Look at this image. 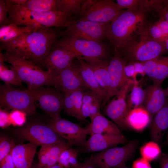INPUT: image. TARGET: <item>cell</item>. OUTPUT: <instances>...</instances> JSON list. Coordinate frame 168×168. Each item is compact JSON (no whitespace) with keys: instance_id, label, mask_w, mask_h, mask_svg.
<instances>
[{"instance_id":"39","label":"cell","mask_w":168,"mask_h":168,"mask_svg":"<svg viewBox=\"0 0 168 168\" xmlns=\"http://www.w3.org/2000/svg\"><path fill=\"white\" fill-rule=\"evenodd\" d=\"M152 8L159 17L168 22V3L166 0H154Z\"/></svg>"},{"instance_id":"9","label":"cell","mask_w":168,"mask_h":168,"mask_svg":"<svg viewBox=\"0 0 168 168\" xmlns=\"http://www.w3.org/2000/svg\"><path fill=\"white\" fill-rule=\"evenodd\" d=\"M56 47L65 49L78 56L105 60L108 52L100 42L64 36L55 42Z\"/></svg>"},{"instance_id":"15","label":"cell","mask_w":168,"mask_h":168,"mask_svg":"<svg viewBox=\"0 0 168 168\" xmlns=\"http://www.w3.org/2000/svg\"><path fill=\"white\" fill-rule=\"evenodd\" d=\"M128 142L123 135L110 133L96 134L90 136L84 144L78 149L80 152L90 153L102 151Z\"/></svg>"},{"instance_id":"26","label":"cell","mask_w":168,"mask_h":168,"mask_svg":"<svg viewBox=\"0 0 168 168\" xmlns=\"http://www.w3.org/2000/svg\"><path fill=\"white\" fill-rule=\"evenodd\" d=\"M83 57L91 67L97 81L107 96L110 84L108 71L109 62L97 58Z\"/></svg>"},{"instance_id":"10","label":"cell","mask_w":168,"mask_h":168,"mask_svg":"<svg viewBox=\"0 0 168 168\" xmlns=\"http://www.w3.org/2000/svg\"><path fill=\"white\" fill-rule=\"evenodd\" d=\"M35 100L26 90L15 89L5 84L0 87V104L5 109L18 110L25 112L27 116L36 112Z\"/></svg>"},{"instance_id":"6","label":"cell","mask_w":168,"mask_h":168,"mask_svg":"<svg viewBox=\"0 0 168 168\" xmlns=\"http://www.w3.org/2000/svg\"><path fill=\"white\" fill-rule=\"evenodd\" d=\"M126 63L120 54L114 52V57L109 63V90L101 107L105 106L110 98L114 96L126 95L130 87L134 84L133 80L128 78L125 74L124 68Z\"/></svg>"},{"instance_id":"4","label":"cell","mask_w":168,"mask_h":168,"mask_svg":"<svg viewBox=\"0 0 168 168\" xmlns=\"http://www.w3.org/2000/svg\"><path fill=\"white\" fill-rule=\"evenodd\" d=\"M0 54L4 61L16 69L22 82L27 85L28 89L37 88L44 85L56 87V76L50 71L43 70L32 61L19 55L7 51Z\"/></svg>"},{"instance_id":"46","label":"cell","mask_w":168,"mask_h":168,"mask_svg":"<svg viewBox=\"0 0 168 168\" xmlns=\"http://www.w3.org/2000/svg\"><path fill=\"white\" fill-rule=\"evenodd\" d=\"M132 168H152L149 161L142 157L133 162Z\"/></svg>"},{"instance_id":"53","label":"cell","mask_w":168,"mask_h":168,"mask_svg":"<svg viewBox=\"0 0 168 168\" xmlns=\"http://www.w3.org/2000/svg\"><path fill=\"white\" fill-rule=\"evenodd\" d=\"M166 50L168 51V37L165 40L164 42Z\"/></svg>"},{"instance_id":"32","label":"cell","mask_w":168,"mask_h":168,"mask_svg":"<svg viewBox=\"0 0 168 168\" xmlns=\"http://www.w3.org/2000/svg\"><path fill=\"white\" fill-rule=\"evenodd\" d=\"M0 54V78L6 84L21 86L22 81L16 69L5 63Z\"/></svg>"},{"instance_id":"7","label":"cell","mask_w":168,"mask_h":168,"mask_svg":"<svg viewBox=\"0 0 168 168\" xmlns=\"http://www.w3.org/2000/svg\"><path fill=\"white\" fill-rule=\"evenodd\" d=\"M138 142L133 140L120 147L110 148L92 155L95 164L100 168H119L133 156Z\"/></svg>"},{"instance_id":"41","label":"cell","mask_w":168,"mask_h":168,"mask_svg":"<svg viewBox=\"0 0 168 168\" xmlns=\"http://www.w3.org/2000/svg\"><path fill=\"white\" fill-rule=\"evenodd\" d=\"M9 6L6 0H0V26L9 24L8 19Z\"/></svg>"},{"instance_id":"28","label":"cell","mask_w":168,"mask_h":168,"mask_svg":"<svg viewBox=\"0 0 168 168\" xmlns=\"http://www.w3.org/2000/svg\"><path fill=\"white\" fill-rule=\"evenodd\" d=\"M102 102L99 96L89 90L85 91L82 100V112L84 118L89 117L91 121L101 114L100 109Z\"/></svg>"},{"instance_id":"40","label":"cell","mask_w":168,"mask_h":168,"mask_svg":"<svg viewBox=\"0 0 168 168\" xmlns=\"http://www.w3.org/2000/svg\"><path fill=\"white\" fill-rule=\"evenodd\" d=\"M26 114L23 111L13 110L9 113L11 124L13 126H22L26 121Z\"/></svg>"},{"instance_id":"42","label":"cell","mask_w":168,"mask_h":168,"mask_svg":"<svg viewBox=\"0 0 168 168\" xmlns=\"http://www.w3.org/2000/svg\"><path fill=\"white\" fill-rule=\"evenodd\" d=\"M117 4L121 9H128L135 8L141 5L142 0H117Z\"/></svg>"},{"instance_id":"49","label":"cell","mask_w":168,"mask_h":168,"mask_svg":"<svg viewBox=\"0 0 168 168\" xmlns=\"http://www.w3.org/2000/svg\"><path fill=\"white\" fill-rule=\"evenodd\" d=\"M135 67L137 74L144 76L145 74L144 66L142 62H135L133 63Z\"/></svg>"},{"instance_id":"17","label":"cell","mask_w":168,"mask_h":168,"mask_svg":"<svg viewBox=\"0 0 168 168\" xmlns=\"http://www.w3.org/2000/svg\"><path fill=\"white\" fill-rule=\"evenodd\" d=\"M162 83L154 82L145 89L144 108L149 113L152 121L153 117L166 103L168 97Z\"/></svg>"},{"instance_id":"33","label":"cell","mask_w":168,"mask_h":168,"mask_svg":"<svg viewBox=\"0 0 168 168\" xmlns=\"http://www.w3.org/2000/svg\"><path fill=\"white\" fill-rule=\"evenodd\" d=\"M137 83L133 84L129 96L126 100L129 111L139 107H142L145 97V89L138 86Z\"/></svg>"},{"instance_id":"34","label":"cell","mask_w":168,"mask_h":168,"mask_svg":"<svg viewBox=\"0 0 168 168\" xmlns=\"http://www.w3.org/2000/svg\"><path fill=\"white\" fill-rule=\"evenodd\" d=\"M80 152L78 149L69 147L61 154L58 163L63 168H74L78 164L77 158Z\"/></svg>"},{"instance_id":"19","label":"cell","mask_w":168,"mask_h":168,"mask_svg":"<svg viewBox=\"0 0 168 168\" xmlns=\"http://www.w3.org/2000/svg\"><path fill=\"white\" fill-rule=\"evenodd\" d=\"M126 95L117 96L105 106L104 113L119 126L121 129L125 130L129 127L127 119L129 112L126 100Z\"/></svg>"},{"instance_id":"14","label":"cell","mask_w":168,"mask_h":168,"mask_svg":"<svg viewBox=\"0 0 168 168\" xmlns=\"http://www.w3.org/2000/svg\"><path fill=\"white\" fill-rule=\"evenodd\" d=\"M123 11L118 7L117 3L112 0H97L77 20L109 24Z\"/></svg>"},{"instance_id":"48","label":"cell","mask_w":168,"mask_h":168,"mask_svg":"<svg viewBox=\"0 0 168 168\" xmlns=\"http://www.w3.org/2000/svg\"><path fill=\"white\" fill-rule=\"evenodd\" d=\"M97 1L96 0H84L81 7L80 15L78 17L87 12Z\"/></svg>"},{"instance_id":"38","label":"cell","mask_w":168,"mask_h":168,"mask_svg":"<svg viewBox=\"0 0 168 168\" xmlns=\"http://www.w3.org/2000/svg\"><path fill=\"white\" fill-rule=\"evenodd\" d=\"M16 145L14 140L6 136L0 137V161L9 154Z\"/></svg>"},{"instance_id":"12","label":"cell","mask_w":168,"mask_h":168,"mask_svg":"<svg viewBox=\"0 0 168 168\" xmlns=\"http://www.w3.org/2000/svg\"><path fill=\"white\" fill-rule=\"evenodd\" d=\"M26 90L35 101H38L42 109L52 119L61 118L60 113L63 107V97L58 91L43 86Z\"/></svg>"},{"instance_id":"8","label":"cell","mask_w":168,"mask_h":168,"mask_svg":"<svg viewBox=\"0 0 168 168\" xmlns=\"http://www.w3.org/2000/svg\"><path fill=\"white\" fill-rule=\"evenodd\" d=\"M12 132L18 137L37 146L67 143L48 124L30 123L23 127L14 129Z\"/></svg>"},{"instance_id":"35","label":"cell","mask_w":168,"mask_h":168,"mask_svg":"<svg viewBox=\"0 0 168 168\" xmlns=\"http://www.w3.org/2000/svg\"><path fill=\"white\" fill-rule=\"evenodd\" d=\"M145 33L149 38L164 43L168 37L159 19L153 23L151 22Z\"/></svg>"},{"instance_id":"27","label":"cell","mask_w":168,"mask_h":168,"mask_svg":"<svg viewBox=\"0 0 168 168\" xmlns=\"http://www.w3.org/2000/svg\"><path fill=\"white\" fill-rule=\"evenodd\" d=\"M151 123L150 135L152 141L157 143L161 142L168 129V100L154 115Z\"/></svg>"},{"instance_id":"51","label":"cell","mask_w":168,"mask_h":168,"mask_svg":"<svg viewBox=\"0 0 168 168\" xmlns=\"http://www.w3.org/2000/svg\"><path fill=\"white\" fill-rule=\"evenodd\" d=\"M6 1L10 5L21 6L24 4L27 0H6Z\"/></svg>"},{"instance_id":"56","label":"cell","mask_w":168,"mask_h":168,"mask_svg":"<svg viewBox=\"0 0 168 168\" xmlns=\"http://www.w3.org/2000/svg\"><path fill=\"white\" fill-rule=\"evenodd\" d=\"M30 168H40L38 166L36 167L32 166Z\"/></svg>"},{"instance_id":"5","label":"cell","mask_w":168,"mask_h":168,"mask_svg":"<svg viewBox=\"0 0 168 168\" xmlns=\"http://www.w3.org/2000/svg\"><path fill=\"white\" fill-rule=\"evenodd\" d=\"M166 51L165 43L148 37L145 33L122 45L117 51L127 62H145L157 58Z\"/></svg>"},{"instance_id":"20","label":"cell","mask_w":168,"mask_h":168,"mask_svg":"<svg viewBox=\"0 0 168 168\" xmlns=\"http://www.w3.org/2000/svg\"><path fill=\"white\" fill-rule=\"evenodd\" d=\"M70 147L67 143L42 146L38 154L39 163L38 166L40 168H43L57 164L63 152Z\"/></svg>"},{"instance_id":"22","label":"cell","mask_w":168,"mask_h":168,"mask_svg":"<svg viewBox=\"0 0 168 168\" xmlns=\"http://www.w3.org/2000/svg\"><path fill=\"white\" fill-rule=\"evenodd\" d=\"M142 63L145 74L154 82L162 83L168 77V56H160Z\"/></svg>"},{"instance_id":"47","label":"cell","mask_w":168,"mask_h":168,"mask_svg":"<svg viewBox=\"0 0 168 168\" xmlns=\"http://www.w3.org/2000/svg\"><path fill=\"white\" fill-rule=\"evenodd\" d=\"M97 166L93 161L92 156L86 158L82 162H79L74 168H96Z\"/></svg>"},{"instance_id":"21","label":"cell","mask_w":168,"mask_h":168,"mask_svg":"<svg viewBox=\"0 0 168 168\" xmlns=\"http://www.w3.org/2000/svg\"><path fill=\"white\" fill-rule=\"evenodd\" d=\"M37 146L31 142L16 145L12 152L15 168H30L32 166Z\"/></svg>"},{"instance_id":"18","label":"cell","mask_w":168,"mask_h":168,"mask_svg":"<svg viewBox=\"0 0 168 168\" xmlns=\"http://www.w3.org/2000/svg\"><path fill=\"white\" fill-rule=\"evenodd\" d=\"M78 55L63 48L56 47L50 51L42 64L57 76L62 70L68 66L72 60Z\"/></svg>"},{"instance_id":"36","label":"cell","mask_w":168,"mask_h":168,"mask_svg":"<svg viewBox=\"0 0 168 168\" xmlns=\"http://www.w3.org/2000/svg\"><path fill=\"white\" fill-rule=\"evenodd\" d=\"M140 152L142 157L148 161L156 159L161 153V148L158 144L153 141L148 142L140 148Z\"/></svg>"},{"instance_id":"25","label":"cell","mask_w":168,"mask_h":168,"mask_svg":"<svg viewBox=\"0 0 168 168\" xmlns=\"http://www.w3.org/2000/svg\"><path fill=\"white\" fill-rule=\"evenodd\" d=\"M87 134L90 136L96 134L110 133L123 135L118 126L110 121L101 114L96 116L91 122L84 128Z\"/></svg>"},{"instance_id":"31","label":"cell","mask_w":168,"mask_h":168,"mask_svg":"<svg viewBox=\"0 0 168 168\" xmlns=\"http://www.w3.org/2000/svg\"><path fill=\"white\" fill-rule=\"evenodd\" d=\"M21 6L35 11L47 12L60 11V0H27Z\"/></svg>"},{"instance_id":"58","label":"cell","mask_w":168,"mask_h":168,"mask_svg":"<svg viewBox=\"0 0 168 168\" xmlns=\"http://www.w3.org/2000/svg\"></svg>"},{"instance_id":"3","label":"cell","mask_w":168,"mask_h":168,"mask_svg":"<svg viewBox=\"0 0 168 168\" xmlns=\"http://www.w3.org/2000/svg\"><path fill=\"white\" fill-rule=\"evenodd\" d=\"M7 3L9 6V24L22 26L30 25L39 29L45 27H67L73 20L68 14L65 12L35 11L21 6Z\"/></svg>"},{"instance_id":"1","label":"cell","mask_w":168,"mask_h":168,"mask_svg":"<svg viewBox=\"0 0 168 168\" xmlns=\"http://www.w3.org/2000/svg\"><path fill=\"white\" fill-rule=\"evenodd\" d=\"M153 10L146 6L142 0L136 8L123 11L112 22L108 24L105 39L108 40L117 51L129 40L144 33L151 21L150 14Z\"/></svg>"},{"instance_id":"43","label":"cell","mask_w":168,"mask_h":168,"mask_svg":"<svg viewBox=\"0 0 168 168\" xmlns=\"http://www.w3.org/2000/svg\"><path fill=\"white\" fill-rule=\"evenodd\" d=\"M11 124L9 117V113L6 110L0 109V126L5 128Z\"/></svg>"},{"instance_id":"23","label":"cell","mask_w":168,"mask_h":168,"mask_svg":"<svg viewBox=\"0 0 168 168\" xmlns=\"http://www.w3.org/2000/svg\"><path fill=\"white\" fill-rule=\"evenodd\" d=\"M76 58L78 61L81 75L86 88L97 94L103 102L106 95L97 81L91 67L82 56H78Z\"/></svg>"},{"instance_id":"52","label":"cell","mask_w":168,"mask_h":168,"mask_svg":"<svg viewBox=\"0 0 168 168\" xmlns=\"http://www.w3.org/2000/svg\"><path fill=\"white\" fill-rule=\"evenodd\" d=\"M43 168H63V166L60 165L58 163L52 166L44 167Z\"/></svg>"},{"instance_id":"13","label":"cell","mask_w":168,"mask_h":168,"mask_svg":"<svg viewBox=\"0 0 168 168\" xmlns=\"http://www.w3.org/2000/svg\"><path fill=\"white\" fill-rule=\"evenodd\" d=\"M48 124L59 136L66 140L71 147H81L86 141V131L76 124L60 118L52 119Z\"/></svg>"},{"instance_id":"24","label":"cell","mask_w":168,"mask_h":168,"mask_svg":"<svg viewBox=\"0 0 168 168\" xmlns=\"http://www.w3.org/2000/svg\"><path fill=\"white\" fill-rule=\"evenodd\" d=\"M85 91L79 89L63 94V107L69 115L75 117L81 122L86 121L82 112V100Z\"/></svg>"},{"instance_id":"57","label":"cell","mask_w":168,"mask_h":168,"mask_svg":"<svg viewBox=\"0 0 168 168\" xmlns=\"http://www.w3.org/2000/svg\"><path fill=\"white\" fill-rule=\"evenodd\" d=\"M167 142L168 143V135H167Z\"/></svg>"},{"instance_id":"45","label":"cell","mask_w":168,"mask_h":168,"mask_svg":"<svg viewBox=\"0 0 168 168\" xmlns=\"http://www.w3.org/2000/svg\"><path fill=\"white\" fill-rule=\"evenodd\" d=\"M12 152L0 161V168H15Z\"/></svg>"},{"instance_id":"55","label":"cell","mask_w":168,"mask_h":168,"mask_svg":"<svg viewBox=\"0 0 168 168\" xmlns=\"http://www.w3.org/2000/svg\"><path fill=\"white\" fill-rule=\"evenodd\" d=\"M166 92V93L167 97H168V86L167 88L165 89Z\"/></svg>"},{"instance_id":"44","label":"cell","mask_w":168,"mask_h":168,"mask_svg":"<svg viewBox=\"0 0 168 168\" xmlns=\"http://www.w3.org/2000/svg\"><path fill=\"white\" fill-rule=\"evenodd\" d=\"M124 72L126 76L129 78H132L133 79L134 83H138L136 79V76L137 75L133 63L126 65L124 67Z\"/></svg>"},{"instance_id":"54","label":"cell","mask_w":168,"mask_h":168,"mask_svg":"<svg viewBox=\"0 0 168 168\" xmlns=\"http://www.w3.org/2000/svg\"><path fill=\"white\" fill-rule=\"evenodd\" d=\"M119 168H130L127 166H126L125 164L123 165V166H120Z\"/></svg>"},{"instance_id":"30","label":"cell","mask_w":168,"mask_h":168,"mask_svg":"<svg viewBox=\"0 0 168 168\" xmlns=\"http://www.w3.org/2000/svg\"><path fill=\"white\" fill-rule=\"evenodd\" d=\"M127 121L129 127L136 131H141L148 125L151 119L149 113L144 108L139 107L129 111Z\"/></svg>"},{"instance_id":"50","label":"cell","mask_w":168,"mask_h":168,"mask_svg":"<svg viewBox=\"0 0 168 168\" xmlns=\"http://www.w3.org/2000/svg\"><path fill=\"white\" fill-rule=\"evenodd\" d=\"M160 168H168V154H164L161 157L159 161Z\"/></svg>"},{"instance_id":"37","label":"cell","mask_w":168,"mask_h":168,"mask_svg":"<svg viewBox=\"0 0 168 168\" xmlns=\"http://www.w3.org/2000/svg\"><path fill=\"white\" fill-rule=\"evenodd\" d=\"M84 0H60V11L68 13L72 17V15L79 17L81 14V4Z\"/></svg>"},{"instance_id":"29","label":"cell","mask_w":168,"mask_h":168,"mask_svg":"<svg viewBox=\"0 0 168 168\" xmlns=\"http://www.w3.org/2000/svg\"><path fill=\"white\" fill-rule=\"evenodd\" d=\"M21 26L13 23L1 26L0 40L1 43H7L21 35L31 33L38 30L30 25Z\"/></svg>"},{"instance_id":"2","label":"cell","mask_w":168,"mask_h":168,"mask_svg":"<svg viewBox=\"0 0 168 168\" xmlns=\"http://www.w3.org/2000/svg\"><path fill=\"white\" fill-rule=\"evenodd\" d=\"M59 34L52 28H44L2 44V47L7 52L22 56L37 65L42 64Z\"/></svg>"},{"instance_id":"11","label":"cell","mask_w":168,"mask_h":168,"mask_svg":"<svg viewBox=\"0 0 168 168\" xmlns=\"http://www.w3.org/2000/svg\"><path fill=\"white\" fill-rule=\"evenodd\" d=\"M108 24L74 19L66 27V30L60 34L64 36L100 42L105 39Z\"/></svg>"},{"instance_id":"16","label":"cell","mask_w":168,"mask_h":168,"mask_svg":"<svg viewBox=\"0 0 168 168\" xmlns=\"http://www.w3.org/2000/svg\"><path fill=\"white\" fill-rule=\"evenodd\" d=\"M56 86L63 93H70L79 89H86L82 77L79 64L72 62L61 71L56 77Z\"/></svg>"}]
</instances>
